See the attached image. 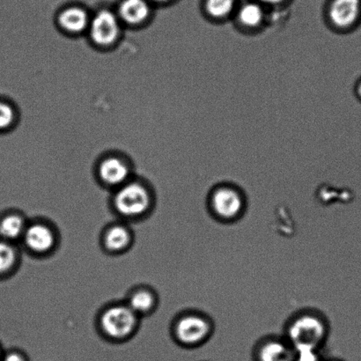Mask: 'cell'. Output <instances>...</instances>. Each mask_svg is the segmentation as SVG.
<instances>
[{"mask_svg": "<svg viewBox=\"0 0 361 361\" xmlns=\"http://www.w3.org/2000/svg\"><path fill=\"white\" fill-rule=\"evenodd\" d=\"M123 300L141 319L157 313L161 302L157 290L148 284L132 286Z\"/></svg>", "mask_w": 361, "mask_h": 361, "instance_id": "cell-12", "label": "cell"}, {"mask_svg": "<svg viewBox=\"0 0 361 361\" xmlns=\"http://www.w3.org/2000/svg\"><path fill=\"white\" fill-rule=\"evenodd\" d=\"M149 1L152 4H158V5H166V4L171 3L174 1V0H149Z\"/></svg>", "mask_w": 361, "mask_h": 361, "instance_id": "cell-24", "label": "cell"}, {"mask_svg": "<svg viewBox=\"0 0 361 361\" xmlns=\"http://www.w3.org/2000/svg\"><path fill=\"white\" fill-rule=\"evenodd\" d=\"M295 349L284 336H269L257 341L252 350V361H293Z\"/></svg>", "mask_w": 361, "mask_h": 361, "instance_id": "cell-13", "label": "cell"}, {"mask_svg": "<svg viewBox=\"0 0 361 361\" xmlns=\"http://www.w3.org/2000/svg\"><path fill=\"white\" fill-rule=\"evenodd\" d=\"M132 226L116 219L102 228L99 235V246L106 256L122 257L133 250L136 235Z\"/></svg>", "mask_w": 361, "mask_h": 361, "instance_id": "cell-8", "label": "cell"}, {"mask_svg": "<svg viewBox=\"0 0 361 361\" xmlns=\"http://www.w3.org/2000/svg\"><path fill=\"white\" fill-rule=\"evenodd\" d=\"M134 176L130 162L116 155L102 159L95 169L97 183L109 192L118 189Z\"/></svg>", "mask_w": 361, "mask_h": 361, "instance_id": "cell-10", "label": "cell"}, {"mask_svg": "<svg viewBox=\"0 0 361 361\" xmlns=\"http://www.w3.org/2000/svg\"><path fill=\"white\" fill-rule=\"evenodd\" d=\"M23 254L20 244L0 239V281L17 274L23 264Z\"/></svg>", "mask_w": 361, "mask_h": 361, "instance_id": "cell-17", "label": "cell"}, {"mask_svg": "<svg viewBox=\"0 0 361 361\" xmlns=\"http://www.w3.org/2000/svg\"><path fill=\"white\" fill-rule=\"evenodd\" d=\"M330 334V324L323 314L314 310L296 313L286 324L284 336L290 345L300 350H322Z\"/></svg>", "mask_w": 361, "mask_h": 361, "instance_id": "cell-3", "label": "cell"}, {"mask_svg": "<svg viewBox=\"0 0 361 361\" xmlns=\"http://www.w3.org/2000/svg\"><path fill=\"white\" fill-rule=\"evenodd\" d=\"M324 16L334 33L352 34L361 25V0H329Z\"/></svg>", "mask_w": 361, "mask_h": 361, "instance_id": "cell-7", "label": "cell"}, {"mask_svg": "<svg viewBox=\"0 0 361 361\" xmlns=\"http://www.w3.org/2000/svg\"><path fill=\"white\" fill-rule=\"evenodd\" d=\"M16 112L12 105L0 102V130L10 128L16 121Z\"/></svg>", "mask_w": 361, "mask_h": 361, "instance_id": "cell-19", "label": "cell"}, {"mask_svg": "<svg viewBox=\"0 0 361 361\" xmlns=\"http://www.w3.org/2000/svg\"><path fill=\"white\" fill-rule=\"evenodd\" d=\"M91 16L82 6H70L63 8L58 16L59 27L71 35L87 32Z\"/></svg>", "mask_w": 361, "mask_h": 361, "instance_id": "cell-16", "label": "cell"}, {"mask_svg": "<svg viewBox=\"0 0 361 361\" xmlns=\"http://www.w3.org/2000/svg\"><path fill=\"white\" fill-rule=\"evenodd\" d=\"M240 2V0H203L202 13L212 24H225L232 20Z\"/></svg>", "mask_w": 361, "mask_h": 361, "instance_id": "cell-18", "label": "cell"}, {"mask_svg": "<svg viewBox=\"0 0 361 361\" xmlns=\"http://www.w3.org/2000/svg\"><path fill=\"white\" fill-rule=\"evenodd\" d=\"M256 1L259 2L264 6L267 7V8H277V7H281L285 5L288 0H256Z\"/></svg>", "mask_w": 361, "mask_h": 361, "instance_id": "cell-22", "label": "cell"}, {"mask_svg": "<svg viewBox=\"0 0 361 361\" xmlns=\"http://www.w3.org/2000/svg\"><path fill=\"white\" fill-rule=\"evenodd\" d=\"M109 193V209L111 214L130 225L147 221L157 207L154 187L137 176Z\"/></svg>", "mask_w": 361, "mask_h": 361, "instance_id": "cell-1", "label": "cell"}, {"mask_svg": "<svg viewBox=\"0 0 361 361\" xmlns=\"http://www.w3.org/2000/svg\"><path fill=\"white\" fill-rule=\"evenodd\" d=\"M1 361H31L30 355L23 349L10 348L5 350Z\"/></svg>", "mask_w": 361, "mask_h": 361, "instance_id": "cell-21", "label": "cell"}, {"mask_svg": "<svg viewBox=\"0 0 361 361\" xmlns=\"http://www.w3.org/2000/svg\"><path fill=\"white\" fill-rule=\"evenodd\" d=\"M325 361H345V360H343L341 359H338V358H334V359L325 360Z\"/></svg>", "mask_w": 361, "mask_h": 361, "instance_id": "cell-26", "label": "cell"}, {"mask_svg": "<svg viewBox=\"0 0 361 361\" xmlns=\"http://www.w3.org/2000/svg\"><path fill=\"white\" fill-rule=\"evenodd\" d=\"M172 341L180 348L196 349L209 341L214 324L207 314L197 310H183L173 318L169 328Z\"/></svg>", "mask_w": 361, "mask_h": 361, "instance_id": "cell-5", "label": "cell"}, {"mask_svg": "<svg viewBox=\"0 0 361 361\" xmlns=\"http://www.w3.org/2000/svg\"><path fill=\"white\" fill-rule=\"evenodd\" d=\"M4 351H5V350H4V349L2 348L1 345H0V361H1V359H2V356H3Z\"/></svg>", "mask_w": 361, "mask_h": 361, "instance_id": "cell-25", "label": "cell"}, {"mask_svg": "<svg viewBox=\"0 0 361 361\" xmlns=\"http://www.w3.org/2000/svg\"><path fill=\"white\" fill-rule=\"evenodd\" d=\"M207 202L211 214L223 223L238 221L247 208L245 194L235 184L229 183H219L212 188Z\"/></svg>", "mask_w": 361, "mask_h": 361, "instance_id": "cell-6", "label": "cell"}, {"mask_svg": "<svg viewBox=\"0 0 361 361\" xmlns=\"http://www.w3.org/2000/svg\"><path fill=\"white\" fill-rule=\"evenodd\" d=\"M267 10L256 0L240 2L232 19L235 30L245 35L262 33L269 23Z\"/></svg>", "mask_w": 361, "mask_h": 361, "instance_id": "cell-11", "label": "cell"}, {"mask_svg": "<svg viewBox=\"0 0 361 361\" xmlns=\"http://www.w3.org/2000/svg\"><path fill=\"white\" fill-rule=\"evenodd\" d=\"M61 243L58 225L51 219L37 216L30 219L20 246L23 253L33 259L46 260L58 253Z\"/></svg>", "mask_w": 361, "mask_h": 361, "instance_id": "cell-4", "label": "cell"}, {"mask_svg": "<svg viewBox=\"0 0 361 361\" xmlns=\"http://www.w3.org/2000/svg\"><path fill=\"white\" fill-rule=\"evenodd\" d=\"M321 350H300L296 351L293 361H325Z\"/></svg>", "mask_w": 361, "mask_h": 361, "instance_id": "cell-20", "label": "cell"}, {"mask_svg": "<svg viewBox=\"0 0 361 361\" xmlns=\"http://www.w3.org/2000/svg\"><path fill=\"white\" fill-rule=\"evenodd\" d=\"M353 94H355L357 101H359L361 104V76L353 85Z\"/></svg>", "mask_w": 361, "mask_h": 361, "instance_id": "cell-23", "label": "cell"}, {"mask_svg": "<svg viewBox=\"0 0 361 361\" xmlns=\"http://www.w3.org/2000/svg\"><path fill=\"white\" fill-rule=\"evenodd\" d=\"M123 26L116 12L101 9L91 16L87 30L88 37L98 47H111L121 37Z\"/></svg>", "mask_w": 361, "mask_h": 361, "instance_id": "cell-9", "label": "cell"}, {"mask_svg": "<svg viewBox=\"0 0 361 361\" xmlns=\"http://www.w3.org/2000/svg\"><path fill=\"white\" fill-rule=\"evenodd\" d=\"M153 7L149 0H122L116 13L123 25L139 27L150 19Z\"/></svg>", "mask_w": 361, "mask_h": 361, "instance_id": "cell-15", "label": "cell"}, {"mask_svg": "<svg viewBox=\"0 0 361 361\" xmlns=\"http://www.w3.org/2000/svg\"><path fill=\"white\" fill-rule=\"evenodd\" d=\"M142 319L125 300H111L97 311L94 329L102 341L111 345H123L139 334Z\"/></svg>", "mask_w": 361, "mask_h": 361, "instance_id": "cell-2", "label": "cell"}, {"mask_svg": "<svg viewBox=\"0 0 361 361\" xmlns=\"http://www.w3.org/2000/svg\"><path fill=\"white\" fill-rule=\"evenodd\" d=\"M30 219L20 209H8L2 212L0 214V239L20 244Z\"/></svg>", "mask_w": 361, "mask_h": 361, "instance_id": "cell-14", "label": "cell"}]
</instances>
